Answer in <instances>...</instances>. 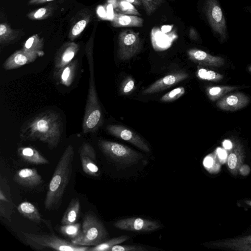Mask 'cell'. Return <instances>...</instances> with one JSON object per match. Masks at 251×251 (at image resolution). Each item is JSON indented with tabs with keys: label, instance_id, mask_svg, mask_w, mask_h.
<instances>
[{
	"label": "cell",
	"instance_id": "obj_1",
	"mask_svg": "<svg viewBox=\"0 0 251 251\" xmlns=\"http://www.w3.org/2000/svg\"><path fill=\"white\" fill-rule=\"evenodd\" d=\"M62 122L60 115L52 110L42 112L25 122L20 129L23 140L39 141L50 150L57 147L61 136Z\"/></svg>",
	"mask_w": 251,
	"mask_h": 251
},
{
	"label": "cell",
	"instance_id": "obj_2",
	"mask_svg": "<svg viewBox=\"0 0 251 251\" xmlns=\"http://www.w3.org/2000/svg\"><path fill=\"white\" fill-rule=\"evenodd\" d=\"M74 154V148L72 145H69L59 159L46 196L44 205L46 210H53L60 207L71 177Z\"/></svg>",
	"mask_w": 251,
	"mask_h": 251
},
{
	"label": "cell",
	"instance_id": "obj_3",
	"mask_svg": "<svg viewBox=\"0 0 251 251\" xmlns=\"http://www.w3.org/2000/svg\"><path fill=\"white\" fill-rule=\"evenodd\" d=\"M86 53L89 70V87L85 112L82 122L83 133H94L102 122V111L100 105L95 87L93 55V46L88 43Z\"/></svg>",
	"mask_w": 251,
	"mask_h": 251
},
{
	"label": "cell",
	"instance_id": "obj_4",
	"mask_svg": "<svg viewBox=\"0 0 251 251\" xmlns=\"http://www.w3.org/2000/svg\"><path fill=\"white\" fill-rule=\"evenodd\" d=\"M107 236L102 223L95 215L89 213L84 217L79 235L71 242L76 245L95 246L107 240Z\"/></svg>",
	"mask_w": 251,
	"mask_h": 251
},
{
	"label": "cell",
	"instance_id": "obj_5",
	"mask_svg": "<svg viewBox=\"0 0 251 251\" xmlns=\"http://www.w3.org/2000/svg\"><path fill=\"white\" fill-rule=\"evenodd\" d=\"M25 242L38 250L50 249L56 251H88L89 247L73 244L52 234H34L22 231Z\"/></svg>",
	"mask_w": 251,
	"mask_h": 251
},
{
	"label": "cell",
	"instance_id": "obj_6",
	"mask_svg": "<svg viewBox=\"0 0 251 251\" xmlns=\"http://www.w3.org/2000/svg\"><path fill=\"white\" fill-rule=\"evenodd\" d=\"M203 11L214 34L220 43L226 42L228 37L227 27L218 0H205Z\"/></svg>",
	"mask_w": 251,
	"mask_h": 251
},
{
	"label": "cell",
	"instance_id": "obj_7",
	"mask_svg": "<svg viewBox=\"0 0 251 251\" xmlns=\"http://www.w3.org/2000/svg\"><path fill=\"white\" fill-rule=\"evenodd\" d=\"M98 144L104 154L115 162L122 164H135L143 157L141 153L118 143L100 140Z\"/></svg>",
	"mask_w": 251,
	"mask_h": 251
},
{
	"label": "cell",
	"instance_id": "obj_8",
	"mask_svg": "<svg viewBox=\"0 0 251 251\" xmlns=\"http://www.w3.org/2000/svg\"><path fill=\"white\" fill-rule=\"evenodd\" d=\"M118 44V56L123 60L131 58L140 51L142 46L139 33L131 30H125L119 34Z\"/></svg>",
	"mask_w": 251,
	"mask_h": 251
},
{
	"label": "cell",
	"instance_id": "obj_9",
	"mask_svg": "<svg viewBox=\"0 0 251 251\" xmlns=\"http://www.w3.org/2000/svg\"><path fill=\"white\" fill-rule=\"evenodd\" d=\"M114 226L119 229L137 232L152 231L160 227V225L155 221L135 217L119 220Z\"/></svg>",
	"mask_w": 251,
	"mask_h": 251
},
{
	"label": "cell",
	"instance_id": "obj_10",
	"mask_svg": "<svg viewBox=\"0 0 251 251\" xmlns=\"http://www.w3.org/2000/svg\"><path fill=\"white\" fill-rule=\"evenodd\" d=\"M106 129L113 136L127 141L144 151H150L149 147L144 140L129 128L121 125H110L106 127Z\"/></svg>",
	"mask_w": 251,
	"mask_h": 251
},
{
	"label": "cell",
	"instance_id": "obj_11",
	"mask_svg": "<svg viewBox=\"0 0 251 251\" xmlns=\"http://www.w3.org/2000/svg\"><path fill=\"white\" fill-rule=\"evenodd\" d=\"M80 158L82 170L85 174L93 176L99 175V169L96 163V153L90 144H82L80 149Z\"/></svg>",
	"mask_w": 251,
	"mask_h": 251
},
{
	"label": "cell",
	"instance_id": "obj_12",
	"mask_svg": "<svg viewBox=\"0 0 251 251\" xmlns=\"http://www.w3.org/2000/svg\"><path fill=\"white\" fill-rule=\"evenodd\" d=\"M188 76V74L184 72L169 74L151 84L143 91V94H151L164 90L185 80Z\"/></svg>",
	"mask_w": 251,
	"mask_h": 251
},
{
	"label": "cell",
	"instance_id": "obj_13",
	"mask_svg": "<svg viewBox=\"0 0 251 251\" xmlns=\"http://www.w3.org/2000/svg\"><path fill=\"white\" fill-rule=\"evenodd\" d=\"M249 101L247 95L237 92L222 98L216 102V106L222 110L234 111L244 107Z\"/></svg>",
	"mask_w": 251,
	"mask_h": 251
},
{
	"label": "cell",
	"instance_id": "obj_14",
	"mask_svg": "<svg viewBox=\"0 0 251 251\" xmlns=\"http://www.w3.org/2000/svg\"><path fill=\"white\" fill-rule=\"evenodd\" d=\"M39 57L36 53L27 52L22 49L8 57L2 67L5 70L15 69L34 61Z\"/></svg>",
	"mask_w": 251,
	"mask_h": 251
},
{
	"label": "cell",
	"instance_id": "obj_15",
	"mask_svg": "<svg viewBox=\"0 0 251 251\" xmlns=\"http://www.w3.org/2000/svg\"><path fill=\"white\" fill-rule=\"evenodd\" d=\"M79 46L74 42L64 44L57 52L54 61V73L69 64L79 50Z\"/></svg>",
	"mask_w": 251,
	"mask_h": 251
},
{
	"label": "cell",
	"instance_id": "obj_16",
	"mask_svg": "<svg viewBox=\"0 0 251 251\" xmlns=\"http://www.w3.org/2000/svg\"><path fill=\"white\" fill-rule=\"evenodd\" d=\"M13 180L19 185L28 188H34L43 182L41 175L35 168L18 170L14 175Z\"/></svg>",
	"mask_w": 251,
	"mask_h": 251
},
{
	"label": "cell",
	"instance_id": "obj_17",
	"mask_svg": "<svg viewBox=\"0 0 251 251\" xmlns=\"http://www.w3.org/2000/svg\"><path fill=\"white\" fill-rule=\"evenodd\" d=\"M187 54L191 61L200 64L215 67H220L225 64V59L222 57L212 55L199 49H190Z\"/></svg>",
	"mask_w": 251,
	"mask_h": 251
},
{
	"label": "cell",
	"instance_id": "obj_18",
	"mask_svg": "<svg viewBox=\"0 0 251 251\" xmlns=\"http://www.w3.org/2000/svg\"><path fill=\"white\" fill-rule=\"evenodd\" d=\"M19 157L25 162L34 165L48 164L50 161L36 149L32 147H22L18 149Z\"/></svg>",
	"mask_w": 251,
	"mask_h": 251
},
{
	"label": "cell",
	"instance_id": "obj_19",
	"mask_svg": "<svg viewBox=\"0 0 251 251\" xmlns=\"http://www.w3.org/2000/svg\"><path fill=\"white\" fill-rule=\"evenodd\" d=\"M77 66V60H73L69 64L55 73L58 82L66 87L71 86L76 75Z\"/></svg>",
	"mask_w": 251,
	"mask_h": 251
},
{
	"label": "cell",
	"instance_id": "obj_20",
	"mask_svg": "<svg viewBox=\"0 0 251 251\" xmlns=\"http://www.w3.org/2000/svg\"><path fill=\"white\" fill-rule=\"evenodd\" d=\"M144 19L135 15L115 14L112 20L111 25L115 27H141Z\"/></svg>",
	"mask_w": 251,
	"mask_h": 251
},
{
	"label": "cell",
	"instance_id": "obj_21",
	"mask_svg": "<svg viewBox=\"0 0 251 251\" xmlns=\"http://www.w3.org/2000/svg\"><path fill=\"white\" fill-rule=\"evenodd\" d=\"M80 208L79 199L77 198L72 199L61 219V224H75L78 217Z\"/></svg>",
	"mask_w": 251,
	"mask_h": 251
},
{
	"label": "cell",
	"instance_id": "obj_22",
	"mask_svg": "<svg viewBox=\"0 0 251 251\" xmlns=\"http://www.w3.org/2000/svg\"><path fill=\"white\" fill-rule=\"evenodd\" d=\"M17 209L21 215L32 222L40 224L43 221L38 209L30 202H21L18 205Z\"/></svg>",
	"mask_w": 251,
	"mask_h": 251
},
{
	"label": "cell",
	"instance_id": "obj_23",
	"mask_svg": "<svg viewBox=\"0 0 251 251\" xmlns=\"http://www.w3.org/2000/svg\"><path fill=\"white\" fill-rule=\"evenodd\" d=\"M216 245L232 250L251 251V236L226 240Z\"/></svg>",
	"mask_w": 251,
	"mask_h": 251
},
{
	"label": "cell",
	"instance_id": "obj_24",
	"mask_svg": "<svg viewBox=\"0 0 251 251\" xmlns=\"http://www.w3.org/2000/svg\"><path fill=\"white\" fill-rule=\"evenodd\" d=\"M44 40L37 34L30 37L24 43L22 49L24 50L38 54L40 57L44 54Z\"/></svg>",
	"mask_w": 251,
	"mask_h": 251
},
{
	"label": "cell",
	"instance_id": "obj_25",
	"mask_svg": "<svg viewBox=\"0 0 251 251\" xmlns=\"http://www.w3.org/2000/svg\"><path fill=\"white\" fill-rule=\"evenodd\" d=\"M242 158V148L240 144H236L227 157V165L229 170L232 173H236L238 168L240 167Z\"/></svg>",
	"mask_w": 251,
	"mask_h": 251
},
{
	"label": "cell",
	"instance_id": "obj_26",
	"mask_svg": "<svg viewBox=\"0 0 251 251\" xmlns=\"http://www.w3.org/2000/svg\"><path fill=\"white\" fill-rule=\"evenodd\" d=\"M239 87L232 86H218L208 87L206 93L208 98L212 101H215L225 94L238 89Z\"/></svg>",
	"mask_w": 251,
	"mask_h": 251
},
{
	"label": "cell",
	"instance_id": "obj_27",
	"mask_svg": "<svg viewBox=\"0 0 251 251\" xmlns=\"http://www.w3.org/2000/svg\"><path fill=\"white\" fill-rule=\"evenodd\" d=\"M129 237L122 236L107 240L98 245L89 247L88 251H110V250L115 245L120 244L127 240Z\"/></svg>",
	"mask_w": 251,
	"mask_h": 251
},
{
	"label": "cell",
	"instance_id": "obj_28",
	"mask_svg": "<svg viewBox=\"0 0 251 251\" xmlns=\"http://www.w3.org/2000/svg\"><path fill=\"white\" fill-rule=\"evenodd\" d=\"M18 35V32L12 29L6 23L0 25V43L1 45H7L15 40Z\"/></svg>",
	"mask_w": 251,
	"mask_h": 251
},
{
	"label": "cell",
	"instance_id": "obj_29",
	"mask_svg": "<svg viewBox=\"0 0 251 251\" xmlns=\"http://www.w3.org/2000/svg\"><path fill=\"white\" fill-rule=\"evenodd\" d=\"M196 75L201 79L214 82L220 81L224 77L221 74L204 68H199L196 72Z\"/></svg>",
	"mask_w": 251,
	"mask_h": 251
},
{
	"label": "cell",
	"instance_id": "obj_30",
	"mask_svg": "<svg viewBox=\"0 0 251 251\" xmlns=\"http://www.w3.org/2000/svg\"><path fill=\"white\" fill-rule=\"evenodd\" d=\"M218 155L216 151L209 154L203 159V164L205 168L210 173H217L220 168L218 162Z\"/></svg>",
	"mask_w": 251,
	"mask_h": 251
},
{
	"label": "cell",
	"instance_id": "obj_31",
	"mask_svg": "<svg viewBox=\"0 0 251 251\" xmlns=\"http://www.w3.org/2000/svg\"><path fill=\"white\" fill-rule=\"evenodd\" d=\"M115 5L120 13L130 15H141L133 4L126 0H116Z\"/></svg>",
	"mask_w": 251,
	"mask_h": 251
},
{
	"label": "cell",
	"instance_id": "obj_32",
	"mask_svg": "<svg viewBox=\"0 0 251 251\" xmlns=\"http://www.w3.org/2000/svg\"><path fill=\"white\" fill-rule=\"evenodd\" d=\"M90 17H86L77 21L70 30L69 37L71 40L77 38L84 30L89 22Z\"/></svg>",
	"mask_w": 251,
	"mask_h": 251
},
{
	"label": "cell",
	"instance_id": "obj_33",
	"mask_svg": "<svg viewBox=\"0 0 251 251\" xmlns=\"http://www.w3.org/2000/svg\"><path fill=\"white\" fill-rule=\"evenodd\" d=\"M60 230L63 235L74 239L77 237L80 233V224L75 223L64 225L60 226Z\"/></svg>",
	"mask_w": 251,
	"mask_h": 251
},
{
	"label": "cell",
	"instance_id": "obj_34",
	"mask_svg": "<svg viewBox=\"0 0 251 251\" xmlns=\"http://www.w3.org/2000/svg\"><path fill=\"white\" fill-rule=\"evenodd\" d=\"M185 92V89L182 86L176 88L164 95L160 98V100L163 102L173 101L182 96Z\"/></svg>",
	"mask_w": 251,
	"mask_h": 251
},
{
	"label": "cell",
	"instance_id": "obj_35",
	"mask_svg": "<svg viewBox=\"0 0 251 251\" xmlns=\"http://www.w3.org/2000/svg\"><path fill=\"white\" fill-rule=\"evenodd\" d=\"M52 7H41L37 10L29 13L27 17L31 20H43L50 15L52 12Z\"/></svg>",
	"mask_w": 251,
	"mask_h": 251
},
{
	"label": "cell",
	"instance_id": "obj_36",
	"mask_svg": "<svg viewBox=\"0 0 251 251\" xmlns=\"http://www.w3.org/2000/svg\"><path fill=\"white\" fill-rule=\"evenodd\" d=\"M147 15L153 13L163 3V0H140Z\"/></svg>",
	"mask_w": 251,
	"mask_h": 251
},
{
	"label": "cell",
	"instance_id": "obj_37",
	"mask_svg": "<svg viewBox=\"0 0 251 251\" xmlns=\"http://www.w3.org/2000/svg\"><path fill=\"white\" fill-rule=\"evenodd\" d=\"M135 81L130 76L127 77L122 83L121 92L123 95H128L135 89Z\"/></svg>",
	"mask_w": 251,
	"mask_h": 251
},
{
	"label": "cell",
	"instance_id": "obj_38",
	"mask_svg": "<svg viewBox=\"0 0 251 251\" xmlns=\"http://www.w3.org/2000/svg\"><path fill=\"white\" fill-rule=\"evenodd\" d=\"M148 250L144 247L136 245H115L110 251H146Z\"/></svg>",
	"mask_w": 251,
	"mask_h": 251
},
{
	"label": "cell",
	"instance_id": "obj_39",
	"mask_svg": "<svg viewBox=\"0 0 251 251\" xmlns=\"http://www.w3.org/2000/svg\"><path fill=\"white\" fill-rule=\"evenodd\" d=\"M216 151L220 161L222 163L225 162L227 157L226 151L221 148H218Z\"/></svg>",
	"mask_w": 251,
	"mask_h": 251
},
{
	"label": "cell",
	"instance_id": "obj_40",
	"mask_svg": "<svg viewBox=\"0 0 251 251\" xmlns=\"http://www.w3.org/2000/svg\"><path fill=\"white\" fill-rule=\"evenodd\" d=\"M240 173L243 176H247L250 171V168L247 165H243L240 167Z\"/></svg>",
	"mask_w": 251,
	"mask_h": 251
},
{
	"label": "cell",
	"instance_id": "obj_41",
	"mask_svg": "<svg viewBox=\"0 0 251 251\" xmlns=\"http://www.w3.org/2000/svg\"><path fill=\"white\" fill-rule=\"evenodd\" d=\"M189 36L192 40L197 41L199 39V35L194 28H191L189 31Z\"/></svg>",
	"mask_w": 251,
	"mask_h": 251
},
{
	"label": "cell",
	"instance_id": "obj_42",
	"mask_svg": "<svg viewBox=\"0 0 251 251\" xmlns=\"http://www.w3.org/2000/svg\"><path fill=\"white\" fill-rule=\"evenodd\" d=\"M54 0H30L29 1V4H38L43 3H45Z\"/></svg>",
	"mask_w": 251,
	"mask_h": 251
},
{
	"label": "cell",
	"instance_id": "obj_43",
	"mask_svg": "<svg viewBox=\"0 0 251 251\" xmlns=\"http://www.w3.org/2000/svg\"><path fill=\"white\" fill-rule=\"evenodd\" d=\"M223 146L226 149L230 150L232 148V145L230 141L226 140L223 143Z\"/></svg>",
	"mask_w": 251,
	"mask_h": 251
},
{
	"label": "cell",
	"instance_id": "obj_44",
	"mask_svg": "<svg viewBox=\"0 0 251 251\" xmlns=\"http://www.w3.org/2000/svg\"><path fill=\"white\" fill-rule=\"evenodd\" d=\"M124 0L129 2L131 3H132V4H133L134 5L140 6L142 4L140 0Z\"/></svg>",
	"mask_w": 251,
	"mask_h": 251
},
{
	"label": "cell",
	"instance_id": "obj_45",
	"mask_svg": "<svg viewBox=\"0 0 251 251\" xmlns=\"http://www.w3.org/2000/svg\"><path fill=\"white\" fill-rule=\"evenodd\" d=\"M245 9H246L247 11L251 13V6H247L245 7Z\"/></svg>",
	"mask_w": 251,
	"mask_h": 251
},
{
	"label": "cell",
	"instance_id": "obj_46",
	"mask_svg": "<svg viewBox=\"0 0 251 251\" xmlns=\"http://www.w3.org/2000/svg\"><path fill=\"white\" fill-rule=\"evenodd\" d=\"M246 203H247L248 205H250L251 206V201H245Z\"/></svg>",
	"mask_w": 251,
	"mask_h": 251
},
{
	"label": "cell",
	"instance_id": "obj_47",
	"mask_svg": "<svg viewBox=\"0 0 251 251\" xmlns=\"http://www.w3.org/2000/svg\"><path fill=\"white\" fill-rule=\"evenodd\" d=\"M248 70L251 73V65L249 67Z\"/></svg>",
	"mask_w": 251,
	"mask_h": 251
}]
</instances>
